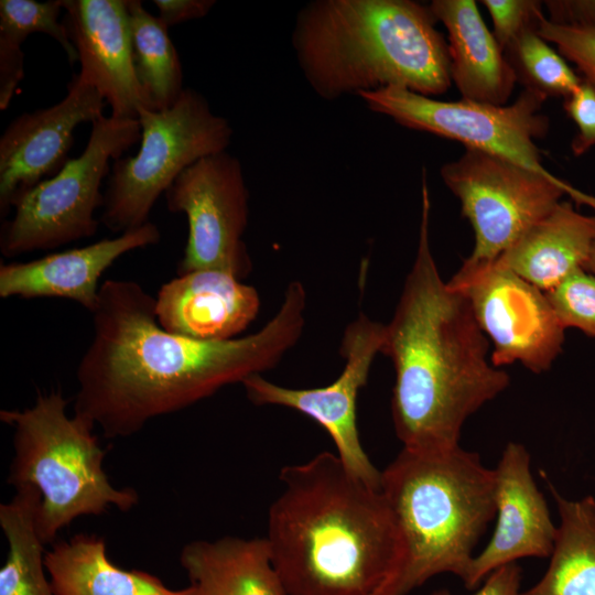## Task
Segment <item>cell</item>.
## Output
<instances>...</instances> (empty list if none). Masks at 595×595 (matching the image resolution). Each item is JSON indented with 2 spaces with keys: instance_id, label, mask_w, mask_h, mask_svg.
Wrapping results in <instances>:
<instances>
[{
  "instance_id": "obj_23",
  "label": "cell",
  "mask_w": 595,
  "mask_h": 595,
  "mask_svg": "<svg viewBox=\"0 0 595 595\" xmlns=\"http://www.w3.org/2000/svg\"><path fill=\"white\" fill-rule=\"evenodd\" d=\"M547 484L560 523L545 573L522 595H595V498L571 500Z\"/></svg>"
},
{
  "instance_id": "obj_36",
  "label": "cell",
  "mask_w": 595,
  "mask_h": 595,
  "mask_svg": "<svg viewBox=\"0 0 595 595\" xmlns=\"http://www.w3.org/2000/svg\"><path fill=\"white\" fill-rule=\"evenodd\" d=\"M583 269H585L586 271L595 274V245L586 260V262L584 263V267Z\"/></svg>"
},
{
  "instance_id": "obj_35",
  "label": "cell",
  "mask_w": 595,
  "mask_h": 595,
  "mask_svg": "<svg viewBox=\"0 0 595 595\" xmlns=\"http://www.w3.org/2000/svg\"><path fill=\"white\" fill-rule=\"evenodd\" d=\"M159 20L170 26L201 19L209 13L216 4L215 0H154Z\"/></svg>"
},
{
  "instance_id": "obj_28",
  "label": "cell",
  "mask_w": 595,
  "mask_h": 595,
  "mask_svg": "<svg viewBox=\"0 0 595 595\" xmlns=\"http://www.w3.org/2000/svg\"><path fill=\"white\" fill-rule=\"evenodd\" d=\"M545 293L565 329L595 338V274L581 268Z\"/></svg>"
},
{
  "instance_id": "obj_13",
  "label": "cell",
  "mask_w": 595,
  "mask_h": 595,
  "mask_svg": "<svg viewBox=\"0 0 595 595\" xmlns=\"http://www.w3.org/2000/svg\"><path fill=\"white\" fill-rule=\"evenodd\" d=\"M386 325L360 313L345 328L340 355L345 366L329 385L316 388H289L261 375L246 378L241 385L247 398L256 405H278L298 411L329 435L336 455L344 465L366 484L381 487V472L365 452L357 426V399L366 386L372 361L381 353Z\"/></svg>"
},
{
  "instance_id": "obj_16",
  "label": "cell",
  "mask_w": 595,
  "mask_h": 595,
  "mask_svg": "<svg viewBox=\"0 0 595 595\" xmlns=\"http://www.w3.org/2000/svg\"><path fill=\"white\" fill-rule=\"evenodd\" d=\"M63 23L80 63L79 77L110 106V116L138 119L149 109L133 68L127 0H62Z\"/></svg>"
},
{
  "instance_id": "obj_18",
  "label": "cell",
  "mask_w": 595,
  "mask_h": 595,
  "mask_svg": "<svg viewBox=\"0 0 595 595\" xmlns=\"http://www.w3.org/2000/svg\"><path fill=\"white\" fill-rule=\"evenodd\" d=\"M259 309L257 290L220 270L178 274L155 298L161 327L197 340L236 338L255 321Z\"/></svg>"
},
{
  "instance_id": "obj_31",
  "label": "cell",
  "mask_w": 595,
  "mask_h": 595,
  "mask_svg": "<svg viewBox=\"0 0 595 595\" xmlns=\"http://www.w3.org/2000/svg\"><path fill=\"white\" fill-rule=\"evenodd\" d=\"M563 108L577 129L571 151L581 156L595 148V90L582 80L580 87L564 98Z\"/></svg>"
},
{
  "instance_id": "obj_6",
  "label": "cell",
  "mask_w": 595,
  "mask_h": 595,
  "mask_svg": "<svg viewBox=\"0 0 595 595\" xmlns=\"http://www.w3.org/2000/svg\"><path fill=\"white\" fill-rule=\"evenodd\" d=\"M67 404L60 390H52L37 392L31 408L0 411L1 421L13 429L7 483L40 493L36 527L45 544L82 516H99L110 507L129 511L139 502L137 490L112 486L95 426L69 416Z\"/></svg>"
},
{
  "instance_id": "obj_21",
  "label": "cell",
  "mask_w": 595,
  "mask_h": 595,
  "mask_svg": "<svg viewBox=\"0 0 595 595\" xmlns=\"http://www.w3.org/2000/svg\"><path fill=\"white\" fill-rule=\"evenodd\" d=\"M194 595H286L266 538L195 540L180 553Z\"/></svg>"
},
{
  "instance_id": "obj_12",
  "label": "cell",
  "mask_w": 595,
  "mask_h": 595,
  "mask_svg": "<svg viewBox=\"0 0 595 595\" xmlns=\"http://www.w3.org/2000/svg\"><path fill=\"white\" fill-rule=\"evenodd\" d=\"M447 282L468 299L496 367L520 363L533 374L552 367L566 329L544 291L493 263L459 268Z\"/></svg>"
},
{
  "instance_id": "obj_32",
  "label": "cell",
  "mask_w": 595,
  "mask_h": 595,
  "mask_svg": "<svg viewBox=\"0 0 595 595\" xmlns=\"http://www.w3.org/2000/svg\"><path fill=\"white\" fill-rule=\"evenodd\" d=\"M24 77L22 45L0 35V109L6 110Z\"/></svg>"
},
{
  "instance_id": "obj_15",
  "label": "cell",
  "mask_w": 595,
  "mask_h": 595,
  "mask_svg": "<svg viewBox=\"0 0 595 595\" xmlns=\"http://www.w3.org/2000/svg\"><path fill=\"white\" fill-rule=\"evenodd\" d=\"M495 472L496 527L475 554L464 586L476 588L493 571L523 558H550L556 538L548 504L539 490L527 448L505 446Z\"/></svg>"
},
{
  "instance_id": "obj_17",
  "label": "cell",
  "mask_w": 595,
  "mask_h": 595,
  "mask_svg": "<svg viewBox=\"0 0 595 595\" xmlns=\"http://www.w3.org/2000/svg\"><path fill=\"white\" fill-rule=\"evenodd\" d=\"M158 226H143L91 245L46 255L28 262L0 266V298H61L77 302L90 313L97 306L101 274L125 253L156 245Z\"/></svg>"
},
{
  "instance_id": "obj_4",
  "label": "cell",
  "mask_w": 595,
  "mask_h": 595,
  "mask_svg": "<svg viewBox=\"0 0 595 595\" xmlns=\"http://www.w3.org/2000/svg\"><path fill=\"white\" fill-rule=\"evenodd\" d=\"M412 0H314L296 13L292 47L311 89L334 101L386 87L435 97L452 85L447 41Z\"/></svg>"
},
{
  "instance_id": "obj_29",
  "label": "cell",
  "mask_w": 595,
  "mask_h": 595,
  "mask_svg": "<svg viewBox=\"0 0 595 595\" xmlns=\"http://www.w3.org/2000/svg\"><path fill=\"white\" fill-rule=\"evenodd\" d=\"M538 33L555 45L556 51L576 66L582 80L595 90V29L558 24L544 17Z\"/></svg>"
},
{
  "instance_id": "obj_9",
  "label": "cell",
  "mask_w": 595,
  "mask_h": 595,
  "mask_svg": "<svg viewBox=\"0 0 595 595\" xmlns=\"http://www.w3.org/2000/svg\"><path fill=\"white\" fill-rule=\"evenodd\" d=\"M446 187L458 198L474 232V248L461 268L493 263L564 196L595 212V196L566 181L545 176L508 160L465 148L441 166Z\"/></svg>"
},
{
  "instance_id": "obj_20",
  "label": "cell",
  "mask_w": 595,
  "mask_h": 595,
  "mask_svg": "<svg viewBox=\"0 0 595 595\" xmlns=\"http://www.w3.org/2000/svg\"><path fill=\"white\" fill-rule=\"evenodd\" d=\"M594 245L595 214H582L572 201L563 199L493 264L548 292L584 267Z\"/></svg>"
},
{
  "instance_id": "obj_33",
  "label": "cell",
  "mask_w": 595,
  "mask_h": 595,
  "mask_svg": "<svg viewBox=\"0 0 595 595\" xmlns=\"http://www.w3.org/2000/svg\"><path fill=\"white\" fill-rule=\"evenodd\" d=\"M543 7L553 23L595 29V0H547Z\"/></svg>"
},
{
  "instance_id": "obj_26",
  "label": "cell",
  "mask_w": 595,
  "mask_h": 595,
  "mask_svg": "<svg viewBox=\"0 0 595 595\" xmlns=\"http://www.w3.org/2000/svg\"><path fill=\"white\" fill-rule=\"evenodd\" d=\"M504 53L523 90L545 100L550 97L564 99L582 83V78L570 67L567 61L537 29L521 33Z\"/></svg>"
},
{
  "instance_id": "obj_19",
  "label": "cell",
  "mask_w": 595,
  "mask_h": 595,
  "mask_svg": "<svg viewBox=\"0 0 595 595\" xmlns=\"http://www.w3.org/2000/svg\"><path fill=\"white\" fill-rule=\"evenodd\" d=\"M429 7L447 32L451 78L461 99L507 105L517 79L477 3L474 0H433Z\"/></svg>"
},
{
  "instance_id": "obj_11",
  "label": "cell",
  "mask_w": 595,
  "mask_h": 595,
  "mask_svg": "<svg viewBox=\"0 0 595 595\" xmlns=\"http://www.w3.org/2000/svg\"><path fill=\"white\" fill-rule=\"evenodd\" d=\"M167 209L183 213L188 232L177 274L220 270L244 279L252 262L242 240L249 191L242 165L227 151L185 169L164 193Z\"/></svg>"
},
{
  "instance_id": "obj_2",
  "label": "cell",
  "mask_w": 595,
  "mask_h": 595,
  "mask_svg": "<svg viewBox=\"0 0 595 595\" xmlns=\"http://www.w3.org/2000/svg\"><path fill=\"white\" fill-rule=\"evenodd\" d=\"M421 194L416 253L386 324L381 353L394 369L391 414L402 448L437 454L461 446L466 420L504 392L510 376L491 363L489 340L468 299L439 272L425 170Z\"/></svg>"
},
{
  "instance_id": "obj_3",
  "label": "cell",
  "mask_w": 595,
  "mask_h": 595,
  "mask_svg": "<svg viewBox=\"0 0 595 595\" xmlns=\"http://www.w3.org/2000/svg\"><path fill=\"white\" fill-rule=\"evenodd\" d=\"M268 511L266 540L286 595H377L396 552L381 489L331 452L286 465Z\"/></svg>"
},
{
  "instance_id": "obj_25",
  "label": "cell",
  "mask_w": 595,
  "mask_h": 595,
  "mask_svg": "<svg viewBox=\"0 0 595 595\" xmlns=\"http://www.w3.org/2000/svg\"><path fill=\"white\" fill-rule=\"evenodd\" d=\"M133 68L149 109L164 110L180 98L183 71L167 28L140 0H127Z\"/></svg>"
},
{
  "instance_id": "obj_34",
  "label": "cell",
  "mask_w": 595,
  "mask_h": 595,
  "mask_svg": "<svg viewBox=\"0 0 595 595\" xmlns=\"http://www.w3.org/2000/svg\"><path fill=\"white\" fill-rule=\"evenodd\" d=\"M522 571L516 563L504 565L493 571L482 586L472 595H522ZM431 595H453L448 589L441 588Z\"/></svg>"
},
{
  "instance_id": "obj_1",
  "label": "cell",
  "mask_w": 595,
  "mask_h": 595,
  "mask_svg": "<svg viewBox=\"0 0 595 595\" xmlns=\"http://www.w3.org/2000/svg\"><path fill=\"white\" fill-rule=\"evenodd\" d=\"M305 307V288L294 280L259 331L197 340L162 328L155 298L138 282L106 280L91 313L93 338L76 370L74 414L106 439L131 436L152 419L277 366L302 335Z\"/></svg>"
},
{
  "instance_id": "obj_14",
  "label": "cell",
  "mask_w": 595,
  "mask_h": 595,
  "mask_svg": "<svg viewBox=\"0 0 595 595\" xmlns=\"http://www.w3.org/2000/svg\"><path fill=\"white\" fill-rule=\"evenodd\" d=\"M107 102L78 74L57 104L15 117L0 138V215L7 217L13 199L54 176L71 160L74 131L104 116Z\"/></svg>"
},
{
  "instance_id": "obj_8",
  "label": "cell",
  "mask_w": 595,
  "mask_h": 595,
  "mask_svg": "<svg viewBox=\"0 0 595 595\" xmlns=\"http://www.w3.org/2000/svg\"><path fill=\"white\" fill-rule=\"evenodd\" d=\"M138 119L101 116L91 123L84 151L54 176L17 196L12 219L2 223L0 250L12 258L34 250H51L94 236L102 207L101 183L111 164L137 142Z\"/></svg>"
},
{
  "instance_id": "obj_22",
  "label": "cell",
  "mask_w": 595,
  "mask_h": 595,
  "mask_svg": "<svg viewBox=\"0 0 595 595\" xmlns=\"http://www.w3.org/2000/svg\"><path fill=\"white\" fill-rule=\"evenodd\" d=\"M55 595H194L188 585L173 589L154 574L126 570L107 556L102 537L78 533L45 552Z\"/></svg>"
},
{
  "instance_id": "obj_24",
  "label": "cell",
  "mask_w": 595,
  "mask_h": 595,
  "mask_svg": "<svg viewBox=\"0 0 595 595\" xmlns=\"http://www.w3.org/2000/svg\"><path fill=\"white\" fill-rule=\"evenodd\" d=\"M40 502L35 487L22 486L9 502L0 505V526L9 544L0 570V595H55L46 576L45 543L36 527Z\"/></svg>"
},
{
  "instance_id": "obj_30",
  "label": "cell",
  "mask_w": 595,
  "mask_h": 595,
  "mask_svg": "<svg viewBox=\"0 0 595 595\" xmlns=\"http://www.w3.org/2000/svg\"><path fill=\"white\" fill-rule=\"evenodd\" d=\"M493 23V35L504 51L516 37L529 29H537L545 17L543 1L482 0Z\"/></svg>"
},
{
  "instance_id": "obj_10",
  "label": "cell",
  "mask_w": 595,
  "mask_h": 595,
  "mask_svg": "<svg viewBox=\"0 0 595 595\" xmlns=\"http://www.w3.org/2000/svg\"><path fill=\"white\" fill-rule=\"evenodd\" d=\"M367 108L411 130L428 132L462 143L465 148L508 160L545 176L537 140L549 131V118L541 112L545 101L522 90L507 105L467 100H439L402 87H386L358 96Z\"/></svg>"
},
{
  "instance_id": "obj_27",
  "label": "cell",
  "mask_w": 595,
  "mask_h": 595,
  "mask_svg": "<svg viewBox=\"0 0 595 595\" xmlns=\"http://www.w3.org/2000/svg\"><path fill=\"white\" fill-rule=\"evenodd\" d=\"M63 11L62 0H1L0 35L22 45L29 35L44 33L63 47L67 60L74 64L78 62L77 52L63 21L58 20Z\"/></svg>"
},
{
  "instance_id": "obj_5",
  "label": "cell",
  "mask_w": 595,
  "mask_h": 595,
  "mask_svg": "<svg viewBox=\"0 0 595 595\" xmlns=\"http://www.w3.org/2000/svg\"><path fill=\"white\" fill-rule=\"evenodd\" d=\"M380 489L393 517L396 552L377 595H409L444 573L464 583L496 517L494 468L461 446L437 454L402 448L381 472Z\"/></svg>"
},
{
  "instance_id": "obj_7",
  "label": "cell",
  "mask_w": 595,
  "mask_h": 595,
  "mask_svg": "<svg viewBox=\"0 0 595 595\" xmlns=\"http://www.w3.org/2000/svg\"><path fill=\"white\" fill-rule=\"evenodd\" d=\"M138 120L139 150L112 162L104 192L99 220L112 232L150 221L152 207L176 177L196 161L227 151L234 134L229 121L193 88H184L167 109L140 107Z\"/></svg>"
}]
</instances>
